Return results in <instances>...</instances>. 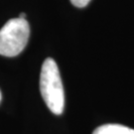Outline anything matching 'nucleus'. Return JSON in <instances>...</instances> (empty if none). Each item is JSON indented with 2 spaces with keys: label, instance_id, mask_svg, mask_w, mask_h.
Instances as JSON below:
<instances>
[{
  "label": "nucleus",
  "instance_id": "f257e3e1",
  "mask_svg": "<svg viewBox=\"0 0 134 134\" xmlns=\"http://www.w3.org/2000/svg\"><path fill=\"white\" fill-rule=\"evenodd\" d=\"M40 91L44 101L54 114L60 115L65 107V92L56 62L52 58L45 60L40 75Z\"/></svg>",
  "mask_w": 134,
  "mask_h": 134
},
{
  "label": "nucleus",
  "instance_id": "f03ea898",
  "mask_svg": "<svg viewBox=\"0 0 134 134\" xmlns=\"http://www.w3.org/2000/svg\"><path fill=\"white\" fill-rule=\"evenodd\" d=\"M30 27L25 18L10 19L0 30V55L16 57L27 46Z\"/></svg>",
  "mask_w": 134,
  "mask_h": 134
},
{
  "label": "nucleus",
  "instance_id": "7ed1b4c3",
  "mask_svg": "<svg viewBox=\"0 0 134 134\" xmlns=\"http://www.w3.org/2000/svg\"><path fill=\"white\" fill-rule=\"evenodd\" d=\"M92 134H134V129L120 124H105L97 127Z\"/></svg>",
  "mask_w": 134,
  "mask_h": 134
},
{
  "label": "nucleus",
  "instance_id": "20e7f679",
  "mask_svg": "<svg viewBox=\"0 0 134 134\" xmlns=\"http://www.w3.org/2000/svg\"><path fill=\"white\" fill-rule=\"evenodd\" d=\"M91 0H71L72 5H75L77 8H83L90 3Z\"/></svg>",
  "mask_w": 134,
  "mask_h": 134
},
{
  "label": "nucleus",
  "instance_id": "39448f33",
  "mask_svg": "<svg viewBox=\"0 0 134 134\" xmlns=\"http://www.w3.org/2000/svg\"><path fill=\"white\" fill-rule=\"evenodd\" d=\"M1 98H2V94H1V91H0V101H1Z\"/></svg>",
  "mask_w": 134,
  "mask_h": 134
}]
</instances>
